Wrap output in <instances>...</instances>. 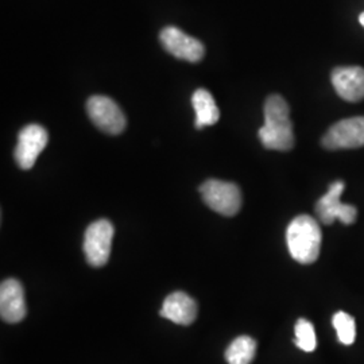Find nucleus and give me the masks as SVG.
I'll return each mask as SVG.
<instances>
[{
  "instance_id": "9d476101",
  "label": "nucleus",
  "mask_w": 364,
  "mask_h": 364,
  "mask_svg": "<svg viewBox=\"0 0 364 364\" xmlns=\"http://www.w3.org/2000/svg\"><path fill=\"white\" fill-rule=\"evenodd\" d=\"M25 291L19 281L10 278L0 287V316L3 321L16 324L26 317Z\"/></svg>"
},
{
  "instance_id": "f03ea898",
  "label": "nucleus",
  "mask_w": 364,
  "mask_h": 364,
  "mask_svg": "<svg viewBox=\"0 0 364 364\" xmlns=\"http://www.w3.org/2000/svg\"><path fill=\"white\" fill-rule=\"evenodd\" d=\"M321 240V228L312 216L299 215L287 227V248L291 258L301 264H311L317 260Z\"/></svg>"
},
{
  "instance_id": "20e7f679",
  "label": "nucleus",
  "mask_w": 364,
  "mask_h": 364,
  "mask_svg": "<svg viewBox=\"0 0 364 364\" xmlns=\"http://www.w3.org/2000/svg\"><path fill=\"white\" fill-rule=\"evenodd\" d=\"M114 234V225L105 219L93 221L87 228L84 236V252L92 267H103L109 259Z\"/></svg>"
},
{
  "instance_id": "39448f33",
  "label": "nucleus",
  "mask_w": 364,
  "mask_h": 364,
  "mask_svg": "<svg viewBox=\"0 0 364 364\" xmlns=\"http://www.w3.org/2000/svg\"><path fill=\"white\" fill-rule=\"evenodd\" d=\"M344 188H346L344 182L340 180L331 183L326 195L323 196L316 204V213L318 219L326 225L333 224L335 220H340L350 225L353 224L358 218V209L353 205L343 204L340 200L344 192Z\"/></svg>"
},
{
  "instance_id": "2eb2a0df",
  "label": "nucleus",
  "mask_w": 364,
  "mask_h": 364,
  "mask_svg": "<svg viewBox=\"0 0 364 364\" xmlns=\"http://www.w3.org/2000/svg\"><path fill=\"white\" fill-rule=\"evenodd\" d=\"M294 333H296V346L299 350L305 352H312L317 347V338H316V332L314 326L311 321L305 318H299L294 326Z\"/></svg>"
},
{
  "instance_id": "423d86ee",
  "label": "nucleus",
  "mask_w": 364,
  "mask_h": 364,
  "mask_svg": "<svg viewBox=\"0 0 364 364\" xmlns=\"http://www.w3.org/2000/svg\"><path fill=\"white\" fill-rule=\"evenodd\" d=\"M87 111L93 124L109 135H119L126 129L127 120L120 107L107 96H92Z\"/></svg>"
},
{
  "instance_id": "6e6552de",
  "label": "nucleus",
  "mask_w": 364,
  "mask_h": 364,
  "mask_svg": "<svg viewBox=\"0 0 364 364\" xmlns=\"http://www.w3.org/2000/svg\"><path fill=\"white\" fill-rule=\"evenodd\" d=\"M49 142V134L41 124H27L18 135L14 151L15 162L21 169H31L42 150Z\"/></svg>"
},
{
  "instance_id": "ddd939ff",
  "label": "nucleus",
  "mask_w": 364,
  "mask_h": 364,
  "mask_svg": "<svg viewBox=\"0 0 364 364\" xmlns=\"http://www.w3.org/2000/svg\"><path fill=\"white\" fill-rule=\"evenodd\" d=\"M192 105L196 112V129H204L213 126L219 117L220 111L213 96L207 90H197L192 96Z\"/></svg>"
},
{
  "instance_id": "f8f14e48",
  "label": "nucleus",
  "mask_w": 364,
  "mask_h": 364,
  "mask_svg": "<svg viewBox=\"0 0 364 364\" xmlns=\"http://www.w3.org/2000/svg\"><path fill=\"white\" fill-rule=\"evenodd\" d=\"M159 314L174 324L191 326L197 317V304L183 291H176L168 296Z\"/></svg>"
},
{
  "instance_id": "4468645a",
  "label": "nucleus",
  "mask_w": 364,
  "mask_h": 364,
  "mask_svg": "<svg viewBox=\"0 0 364 364\" xmlns=\"http://www.w3.org/2000/svg\"><path fill=\"white\" fill-rule=\"evenodd\" d=\"M257 341L250 336L235 338L225 351L228 364H251L255 358Z\"/></svg>"
},
{
  "instance_id": "f257e3e1",
  "label": "nucleus",
  "mask_w": 364,
  "mask_h": 364,
  "mask_svg": "<svg viewBox=\"0 0 364 364\" xmlns=\"http://www.w3.org/2000/svg\"><path fill=\"white\" fill-rule=\"evenodd\" d=\"M260 142L267 150L289 151L294 146L293 123L287 100L272 95L264 103V124L258 131Z\"/></svg>"
},
{
  "instance_id": "f3484780",
  "label": "nucleus",
  "mask_w": 364,
  "mask_h": 364,
  "mask_svg": "<svg viewBox=\"0 0 364 364\" xmlns=\"http://www.w3.org/2000/svg\"><path fill=\"white\" fill-rule=\"evenodd\" d=\"M359 22H360V25L364 27V13L360 14V16H359Z\"/></svg>"
},
{
  "instance_id": "1a4fd4ad",
  "label": "nucleus",
  "mask_w": 364,
  "mask_h": 364,
  "mask_svg": "<svg viewBox=\"0 0 364 364\" xmlns=\"http://www.w3.org/2000/svg\"><path fill=\"white\" fill-rule=\"evenodd\" d=\"M159 41L164 49L178 60L198 63L205 54L204 45L198 39L183 33L178 27H165L159 34Z\"/></svg>"
},
{
  "instance_id": "7ed1b4c3",
  "label": "nucleus",
  "mask_w": 364,
  "mask_h": 364,
  "mask_svg": "<svg viewBox=\"0 0 364 364\" xmlns=\"http://www.w3.org/2000/svg\"><path fill=\"white\" fill-rule=\"evenodd\" d=\"M200 193L209 208L223 216H235L242 208V192L232 182L208 180L200 186Z\"/></svg>"
},
{
  "instance_id": "9b49d317",
  "label": "nucleus",
  "mask_w": 364,
  "mask_h": 364,
  "mask_svg": "<svg viewBox=\"0 0 364 364\" xmlns=\"http://www.w3.org/2000/svg\"><path fill=\"white\" fill-rule=\"evenodd\" d=\"M332 85L338 96L350 103L364 99V69L360 66H341L332 72Z\"/></svg>"
},
{
  "instance_id": "0eeeda50",
  "label": "nucleus",
  "mask_w": 364,
  "mask_h": 364,
  "mask_svg": "<svg viewBox=\"0 0 364 364\" xmlns=\"http://www.w3.org/2000/svg\"><path fill=\"white\" fill-rule=\"evenodd\" d=\"M326 150H347L364 146V117H350L333 124L321 141Z\"/></svg>"
},
{
  "instance_id": "dca6fc26",
  "label": "nucleus",
  "mask_w": 364,
  "mask_h": 364,
  "mask_svg": "<svg viewBox=\"0 0 364 364\" xmlns=\"http://www.w3.org/2000/svg\"><path fill=\"white\" fill-rule=\"evenodd\" d=\"M333 326L338 332V338L340 343L346 346H351L356 338V326H355V318L350 316L348 313L340 312L333 316Z\"/></svg>"
}]
</instances>
